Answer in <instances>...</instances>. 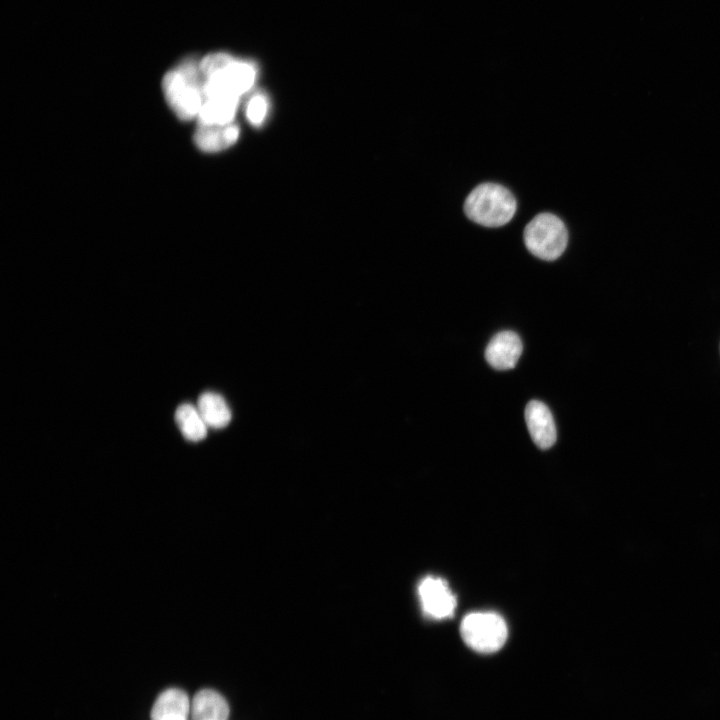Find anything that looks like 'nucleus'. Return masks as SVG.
<instances>
[{
    "instance_id": "nucleus-1",
    "label": "nucleus",
    "mask_w": 720,
    "mask_h": 720,
    "mask_svg": "<svg viewBox=\"0 0 720 720\" xmlns=\"http://www.w3.org/2000/svg\"><path fill=\"white\" fill-rule=\"evenodd\" d=\"M204 98H238L247 93L257 78L256 64L236 59L230 54L217 52L200 60Z\"/></svg>"
},
{
    "instance_id": "nucleus-2",
    "label": "nucleus",
    "mask_w": 720,
    "mask_h": 720,
    "mask_svg": "<svg viewBox=\"0 0 720 720\" xmlns=\"http://www.w3.org/2000/svg\"><path fill=\"white\" fill-rule=\"evenodd\" d=\"M162 90L180 120L197 119L204 102L200 60L186 58L170 69L163 77Z\"/></svg>"
},
{
    "instance_id": "nucleus-3",
    "label": "nucleus",
    "mask_w": 720,
    "mask_h": 720,
    "mask_svg": "<svg viewBox=\"0 0 720 720\" xmlns=\"http://www.w3.org/2000/svg\"><path fill=\"white\" fill-rule=\"evenodd\" d=\"M516 207L513 194L506 187L495 183L478 185L464 203L467 217L486 227H499L508 223Z\"/></svg>"
},
{
    "instance_id": "nucleus-4",
    "label": "nucleus",
    "mask_w": 720,
    "mask_h": 720,
    "mask_svg": "<svg viewBox=\"0 0 720 720\" xmlns=\"http://www.w3.org/2000/svg\"><path fill=\"white\" fill-rule=\"evenodd\" d=\"M524 242L534 256L553 261L564 252L568 242V232L557 216L541 213L526 225Z\"/></svg>"
},
{
    "instance_id": "nucleus-5",
    "label": "nucleus",
    "mask_w": 720,
    "mask_h": 720,
    "mask_svg": "<svg viewBox=\"0 0 720 720\" xmlns=\"http://www.w3.org/2000/svg\"><path fill=\"white\" fill-rule=\"evenodd\" d=\"M460 634L465 644L479 653L498 651L507 639V625L494 612H472L467 614L460 625Z\"/></svg>"
},
{
    "instance_id": "nucleus-6",
    "label": "nucleus",
    "mask_w": 720,
    "mask_h": 720,
    "mask_svg": "<svg viewBox=\"0 0 720 720\" xmlns=\"http://www.w3.org/2000/svg\"><path fill=\"white\" fill-rule=\"evenodd\" d=\"M418 595L427 616L444 619L453 615L456 597L444 579L433 576L424 578L418 586Z\"/></svg>"
},
{
    "instance_id": "nucleus-7",
    "label": "nucleus",
    "mask_w": 720,
    "mask_h": 720,
    "mask_svg": "<svg viewBox=\"0 0 720 720\" xmlns=\"http://www.w3.org/2000/svg\"><path fill=\"white\" fill-rule=\"evenodd\" d=\"M523 350L520 337L513 331H501L495 334L485 349V359L497 370L515 367Z\"/></svg>"
},
{
    "instance_id": "nucleus-8",
    "label": "nucleus",
    "mask_w": 720,
    "mask_h": 720,
    "mask_svg": "<svg viewBox=\"0 0 720 720\" xmlns=\"http://www.w3.org/2000/svg\"><path fill=\"white\" fill-rule=\"evenodd\" d=\"M525 421L533 442L548 449L557 439V430L550 409L541 401L531 400L525 408Z\"/></svg>"
},
{
    "instance_id": "nucleus-9",
    "label": "nucleus",
    "mask_w": 720,
    "mask_h": 720,
    "mask_svg": "<svg viewBox=\"0 0 720 720\" xmlns=\"http://www.w3.org/2000/svg\"><path fill=\"white\" fill-rule=\"evenodd\" d=\"M239 126L232 122L226 125L199 124L194 132L195 145L203 152H219L237 142Z\"/></svg>"
},
{
    "instance_id": "nucleus-10",
    "label": "nucleus",
    "mask_w": 720,
    "mask_h": 720,
    "mask_svg": "<svg viewBox=\"0 0 720 720\" xmlns=\"http://www.w3.org/2000/svg\"><path fill=\"white\" fill-rule=\"evenodd\" d=\"M192 720H227L229 706L225 698L212 689L198 691L191 702Z\"/></svg>"
},
{
    "instance_id": "nucleus-11",
    "label": "nucleus",
    "mask_w": 720,
    "mask_h": 720,
    "mask_svg": "<svg viewBox=\"0 0 720 720\" xmlns=\"http://www.w3.org/2000/svg\"><path fill=\"white\" fill-rule=\"evenodd\" d=\"M240 99L226 97H208L198 114L199 124L226 125L233 122Z\"/></svg>"
},
{
    "instance_id": "nucleus-12",
    "label": "nucleus",
    "mask_w": 720,
    "mask_h": 720,
    "mask_svg": "<svg viewBox=\"0 0 720 720\" xmlns=\"http://www.w3.org/2000/svg\"><path fill=\"white\" fill-rule=\"evenodd\" d=\"M197 409L208 427L224 428L231 421V411L224 398L217 393L201 394Z\"/></svg>"
},
{
    "instance_id": "nucleus-13",
    "label": "nucleus",
    "mask_w": 720,
    "mask_h": 720,
    "mask_svg": "<svg viewBox=\"0 0 720 720\" xmlns=\"http://www.w3.org/2000/svg\"><path fill=\"white\" fill-rule=\"evenodd\" d=\"M190 707L191 702L183 690L170 688L158 696L152 707L150 717L151 720H161L164 716L171 714L187 717L190 713Z\"/></svg>"
},
{
    "instance_id": "nucleus-14",
    "label": "nucleus",
    "mask_w": 720,
    "mask_h": 720,
    "mask_svg": "<svg viewBox=\"0 0 720 720\" xmlns=\"http://www.w3.org/2000/svg\"><path fill=\"white\" fill-rule=\"evenodd\" d=\"M175 420L187 440L200 441L206 437L208 426L197 407L191 404L180 405L175 412Z\"/></svg>"
},
{
    "instance_id": "nucleus-15",
    "label": "nucleus",
    "mask_w": 720,
    "mask_h": 720,
    "mask_svg": "<svg viewBox=\"0 0 720 720\" xmlns=\"http://www.w3.org/2000/svg\"><path fill=\"white\" fill-rule=\"evenodd\" d=\"M269 99L263 92H256L248 99L245 106L247 120L254 127L261 126L269 113Z\"/></svg>"
},
{
    "instance_id": "nucleus-16",
    "label": "nucleus",
    "mask_w": 720,
    "mask_h": 720,
    "mask_svg": "<svg viewBox=\"0 0 720 720\" xmlns=\"http://www.w3.org/2000/svg\"><path fill=\"white\" fill-rule=\"evenodd\" d=\"M187 717L178 715V714H171L164 716L161 720H186Z\"/></svg>"
}]
</instances>
